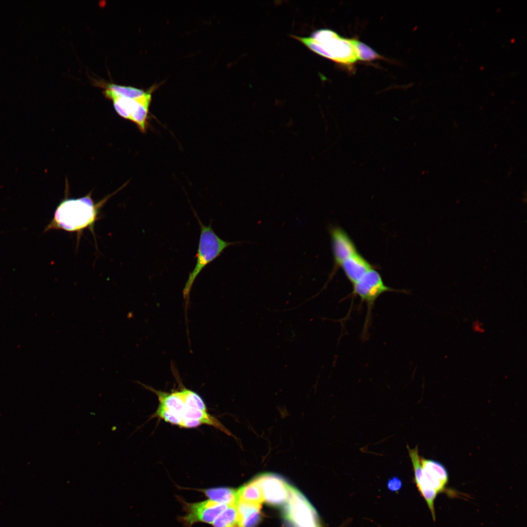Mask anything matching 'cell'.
<instances>
[{
    "label": "cell",
    "instance_id": "44dd1931",
    "mask_svg": "<svg viewBox=\"0 0 527 527\" xmlns=\"http://www.w3.org/2000/svg\"><path fill=\"white\" fill-rule=\"evenodd\" d=\"M239 527V526H238V525H237L235 526H234V527Z\"/></svg>",
    "mask_w": 527,
    "mask_h": 527
},
{
    "label": "cell",
    "instance_id": "9c48e42d",
    "mask_svg": "<svg viewBox=\"0 0 527 527\" xmlns=\"http://www.w3.org/2000/svg\"><path fill=\"white\" fill-rule=\"evenodd\" d=\"M263 495L264 502L274 507L284 506L288 497L290 485L278 475L266 473L255 477Z\"/></svg>",
    "mask_w": 527,
    "mask_h": 527
},
{
    "label": "cell",
    "instance_id": "2e32d148",
    "mask_svg": "<svg viewBox=\"0 0 527 527\" xmlns=\"http://www.w3.org/2000/svg\"><path fill=\"white\" fill-rule=\"evenodd\" d=\"M236 506H227L212 524L213 527H233L237 525Z\"/></svg>",
    "mask_w": 527,
    "mask_h": 527
},
{
    "label": "cell",
    "instance_id": "8992f818",
    "mask_svg": "<svg viewBox=\"0 0 527 527\" xmlns=\"http://www.w3.org/2000/svg\"><path fill=\"white\" fill-rule=\"evenodd\" d=\"M352 289V291L350 295L351 297L352 298L356 296L359 297L361 303H365L367 306L366 315L362 332V337L364 338L366 336L370 325L372 311L376 300L385 292L403 291L386 285L380 274L374 268L369 270L359 281L353 284Z\"/></svg>",
    "mask_w": 527,
    "mask_h": 527
},
{
    "label": "cell",
    "instance_id": "9a60e30c",
    "mask_svg": "<svg viewBox=\"0 0 527 527\" xmlns=\"http://www.w3.org/2000/svg\"><path fill=\"white\" fill-rule=\"evenodd\" d=\"M421 462L424 472L446 485L448 483L449 476L446 467L440 463L431 459L421 458Z\"/></svg>",
    "mask_w": 527,
    "mask_h": 527
},
{
    "label": "cell",
    "instance_id": "7a4b0ae2",
    "mask_svg": "<svg viewBox=\"0 0 527 527\" xmlns=\"http://www.w3.org/2000/svg\"><path fill=\"white\" fill-rule=\"evenodd\" d=\"M107 199L96 203L91 194L79 199H66L57 206L52 220L44 232L51 229L77 232L78 241L85 228L94 233L95 222L99 219L100 209Z\"/></svg>",
    "mask_w": 527,
    "mask_h": 527
},
{
    "label": "cell",
    "instance_id": "ac0fdd59",
    "mask_svg": "<svg viewBox=\"0 0 527 527\" xmlns=\"http://www.w3.org/2000/svg\"><path fill=\"white\" fill-rule=\"evenodd\" d=\"M353 44L357 60L370 61L381 58L379 54L364 43L353 39Z\"/></svg>",
    "mask_w": 527,
    "mask_h": 527
},
{
    "label": "cell",
    "instance_id": "52a82bcc",
    "mask_svg": "<svg viewBox=\"0 0 527 527\" xmlns=\"http://www.w3.org/2000/svg\"><path fill=\"white\" fill-rule=\"evenodd\" d=\"M152 90L146 91L144 95L136 99L120 97L107 89H105L103 93L106 98L112 100L115 109L120 116L135 122L144 132L147 126Z\"/></svg>",
    "mask_w": 527,
    "mask_h": 527
},
{
    "label": "cell",
    "instance_id": "8fae6325",
    "mask_svg": "<svg viewBox=\"0 0 527 527\" xmlns=\"http://www.w3.org/2000/svg\"><path fill=\"white\" fill-rule=\"evenodd\" d=\"M341 267L352 285L359 281L369 270L374 268V266L358 252L345 260Z\"/></svg>",
    "mask_w": 527,
    "mask_h": 527
},
{
    "label": "cell",
    "instance_id": "5b68a950",
    "mask_svg": "<svg viewBox=\"0 0 527 527\" xmlns=\"http://www.w3.org/2000/svg\"><path fill=\"white\" fill-rule=\"evenodd\" d=\"M282 515L285 527H323L315 509L303 493L291 485Z\"/></svg>",
    "mask_w": 527,
    "mask_h": 527
},
{
    "label": "cell",
    "instance_id": "ba28073f",
    "mask_svg": "<svg viewBox=\"0 0 527 527\" xmlns=\"http://www.w3.org/2000/svg\"><path fill=\"white\" fill-rule=\"evenodd\" d=\"M182 501L185 514L180 517L179 520L185 527H191L200 522L212 524L228 506L210 500L196 503Z\"/></svg>",
    "mask_w": 527,
    "mask_h": 527
},
{
    "label": "cell",
    "instance_id": "3957f363",
    "mask_svg": "<svg viewBox=\"0 0 527 527\" xmlns=\"http://www.w3.org/2000/svg\"><path fill=\"white\" fill-rule=\"evenodd\" d=\"M291 37L315 53L337 62L350 64L357 60L353 39L342 38L332 30L319 29L308 37Z\"/></svg>",
    "mask_w": 527,
    "mask_h": 527
},
{
    "label": "cell",
    "instance_id": "d6986e66",
    "mask_svg": "<svg viewBox=\"0 0 527 527\" xmlns=\"http://www.w3.org/2000/svg\"><path fill=\"white\" fill-rule=\"evenodd\" d=\"M407 448L414 468V481L417 484L421 480L423 475L421 457L418 453L417 446L414 448L410 449L407 445Z\"/></svg>",
    "mask_w": 527,
    "mask_h": 527
},
{
    "label": "cell",
    "instance_id": "ffe728a7",
    "mask_svg": "<svg viewBox=\"0 0 527 527\" xmlns=\"http://www.w3.org/2000/svg\"><path fill=\"white\" fill-rule=\"evenodd\" d=\"M387 487L391 492H398L402 486V482L398 477L393 476L387 482Z\"/></svg>",
    "mask_w": 527,
    "mask_h": 527
},
{
    "label": "cell",
    "instance_id": "7c38bea8",
    "mask_svg": "<svg viewBox=\"0 0 527 527\" xmlns=\"http://www.w3.org/2000/svg\"><path fill=\"white\" fill-rule=\"evenodd\" d=\"M239 527H256L262 518L261 505L238 501L236 505Z\"/></svg>",
    "mask_w": 527,
    "mask_h": 527
},
{
    "label": "cell",
    "instance_id": "e0dca14e",
    "mask_svg": "<svg viewBox=\"0 0 527 527\" xmlns=\"http://www.w3.org/2000/svg\"><path fill=\"white\" fill-rule=\"evenodd\" d=\"M102 86L118 96L128 99L138 98L146 92L142 89L132 86H122L114 83H104Z\"/></svg>",
    "mask_w": 527,
    "mask_h": 527
},
{
    "label": "cell",
    "instance_id": "4fadbf2b",
    "mask_svg": "<svg viewBox=\"0 0 527 527\" xmlns=\"http://www.w3.org/2000/svg\"><path fill=\"white\" fill-rule=\"evenodd\" d=\"M203 492L209 500L228 506H236L238 502L237 489L228 487L195 489Z\"/></svg>",
    "mask_w": 527,
    "mask_h": 527
},
{
    "label": "cell",
    "instance_id": "5bb4252c",
    "mask_svg": "<svg viewBox=\"0 0 527 527\" xmlns=\"http://www.w3.org/2000/svg\"><path fill=\"white\" fill-rule=\"evenodd\" d=\"M238 501L261 505L264 502L260 487L253 478L237 489Z\"/></svg>",
    "mask_w": 527,
    "mask_h": 527
},
{
    "label": "cell",
    "instance_id": "6da1fadb",
    "mask_svg": "<svg viewBox=\"0 0 527 527\" xmlns=\"http://www.w3.org/2000/svg\"><path fill=\"white\" fill-rule=\"evenodd\" d=\"M137 382L158 397L159 404L151 418H158L172 425L185 428L207 425L230 435L216 418L207 412L203 401L196 392L181 385L180 389L166 392Z\"/></svg>",
    "mask_w": 527,
    "mask_h": 527
},
{
    "label": "cell",
    "instance_id": "277c9868",
    "mask_svg": "<svg viewBox=\"0 0 527 527\" xmlns=\"http://www.w3.org/2000/svg\"><path fill=\"white\" fill-rule=\"evenodd\" d=\"M195 216L200 226V237L196 255V264L193 270L189 273L188 279L183 289V296L187 306L190 291L193 283L202 270L209 264L219 257L227 247L241 243L242 242H229L224 241L214 231L211 223L205 225L194 212Z\"/></svg>",
    "mask_w": 527,
    "mask_h": 527
},
{
    "label": "cell",
    "instance_id": "30bf717a",
    "mask_svg": "<svg viewBox=\"0 0 527 527\" xmlns=\"http://www.w3.org/2000/svg\"><path fill=\"white\" fill-rule=\"evenodd\" d=\"M329 233L334 260V266L329 276V281L335 275L343 263L358 252L356 245L347 233L341 227L330 226Z\"/></svg>",
    "mask_w": 527,
    "mask_h": 527
}]
</instances>
